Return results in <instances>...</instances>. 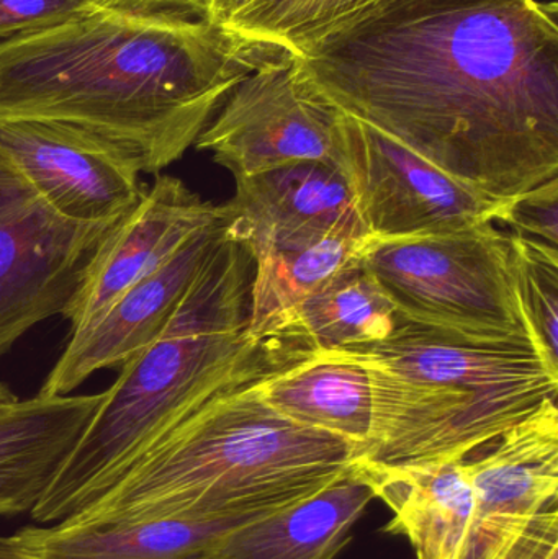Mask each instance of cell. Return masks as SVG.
<instances>
[{
	"label": "cell",
	"instance_id": "obj_21",
	"mask_svg": "<svg viewBox=\"0 0 558 559\" xmlns=\"http://www.w3.org/2000/svg\"><path fill=\"white\" fill-rule=\"evenodd\" d=\"M379 0H245L223 23L246 41L295 52Z\"/></svg>",
	"mask_w": 558,
	"mask_h": 559
},
{
	"label": "cell",
	"instance_id": "obj_16",
	"mask_svg": "<svg viewBox=\"0 0 558 559\" xmlns=\"http://www.w3.org/2000/svg\"><path fill=\"white\" fill-rule=\"evenodd\" d=\"M258 388L262 400L287 419L347 440L360 456L369 447L372 377L356 352L307 348L262 378Z\"/></svg>",
	"mask_w": 558,
	"mask_h": 559
},
{
	"label": "cell",
	"instance_id": "obj_15",
	"mask_svg": "<svg viewBox=\"0 0 558 559\" xmlns=\"http://www.w3.org/2000/svg\"><path fill=\"white\" fill-rule=\"evenodd\" d=\"M104 403V393L19 401L0 414V515L32 514Z\"/></svg>",
	"mask_w": 558,
	"mask_h": 559
},
{
	"label": "cell",
	"instance_id": "obj_14",
	"mask_svg": "<svg viewBox=\"0 0 558 559\" xmlns=\"http://www.w3.org/2000/svg\"><path fill=\"white\" fill-rule=\"evenodd\" d=\"M354 473L392 511L383 532L403 535L416 559H462L472 492L467 459L380 463L357 459Z\"/></svg>",
	"mask_w": 558,
	"mask_h": 559
},
{
	"label": "cell",
	"instance_id": "obj_17",
	"mask_svg": "<svg viewBox=\"0 0 558 559\" xmlns=\"http://www.w3.org/2000/svg\"><path fill=\"white\" fill-rule=\"evenodd\" d=\"M373 499L351 468L314 495L226 532L205 559H336Z\"/></svg>",
	"mask_w": 558,
	"mask_h": 559
},
{
	"label": "cell",
	"instance_id": "obj_26",
	"mask_svg": "<svg viewBox=\"0 0 558 559\" xmlns=\"http://www.w3.org/2000/svg\"><path fill=\"white\" fill-rule=\"evenodd\" d=\"M245 0H193L203 19L209 22L223 23L242 5Z\"/></svg>",
	"mask_w": 558,
	"mask_h": 559
},
{
	"label": "cell",
	"instance_id": "obj_29",
	"mask_svg": "<svg viewBox=\"0 0 558 559\" xmlns=\"http://www.w3.org/2000/svg\"><path fill=\"white\" fill-rule=\"evenodd\" d=\"M536 559H558V544H553L544 548V550L537 555Z\"/></svg>",
	"mask_w": 558,
	"mask_h": 559
},
{
	"label": "cell",
	"instance_id": "obj_6",
	"mask_svg": "<svg viewBox=\"0 0 558 559\" xmlns=\"http://www.w3.org/2000/svg\"><path fill=\"white\" fill-rule=\"evenodd\" d=\"M467 456L472 511L462 559H536L558 544V409L547 400Z\"/></svg>",
	"mask_w": 558,
	"mask_h": 559
},
{
	"label": "cell",
	"instance_id": "obj_19",
	"mask_svg": "<svg viewBox=\"0 0 558 559\" xmlns=\"http://www.w3.org/2000/svg\"><path fill=\"white\" fill-rule=\"evenodd\" d=\"M399 324L392 302L357 262L304 299L278 335L318 352L347 350L383 341Z\"/></svg>",
	"mask_w": 558,
	"mask_h": 559
},
{
	"label": "cell",
	"instance_id": "obj_2",
	"mask_svg": "<svg viewBox=\"0 0 558 559\" xmlns=\"http://www.w3.org/2000/svg\"><path fill=\"white\" fill-rule=\"evenodd\" d=\"M274 52L205 19L100 7L0 41V123L68 124L157 176Z\"/></svg>",
	"mask_w": 558,
	"mask_h": 559
},
{
	"label": "cell",
	"instance_id": "obj_18",
	"mask_svg": "<svg viewBox=\"0 0 558 559\" xmlns=\"http://www.w3.org/2000/svg\"><path fill=\"white\" fill-rule=\"evenodd\" d=\"M264 514L173 515L85 525L58 522L48 527L28 525L10 538L28 554L48 559H205L226 532Z\"/></svg>",
	"mask_w": 558,
	"mask_h": 559
},
{
	"label": "cell",
	"instance_id": "obj_7",
	"mask_svg": "<svg viewBox=\"0 0 558 559\" xmlns=\"http://www.w3.org/2000/svg\"><path fill=\"white\" fill-rule=\"evenodd\" d=\"M120 219L64 218L0 157V360L29 329L62 314Z\"/></svg>",
	"mask_w": 558,
	"mask_h": 559
},
{
	"label": "cell",
	"instance_id": "obj_9",
	"mask_svg": "<svg viewBox=\"0 0 558 559\" xmlns=\"http://www.w3.org/2000/svg\"><path fill=\"white\" fill-rule=\"evenodd\" d=\"M340 111L313 94L294 56L277 51L223 102L195 147L238 177L288 164H334Z\"/></svg>",
	"mask_w": 558,
	"mask_h": 559
},
{
	"label": "cell",
	"instance_id": "obj_5",
	"mask_svg": "<svg viewBox=\"0 0 558 559\" xmlns=\"http://www.w3.org/2000/svg\"><path fill=\"white\" fill-rule=\"evenodd\" d=\"M359 264L402 321L536 352L518 296L510 235L494 223L428 238L369 236Z\"/></svg>",
	"mask_w": 558,
	"mask_h": 559
},
{
	"label": "cell",
	"instance_id": "obj_22",
	"mask_svg": "<svg viewBox=\"0 0 558 559\" xmlns=\"http://www.w3.org/2000/svg\"><path fill=\"white\" fill-rule=\"evenodd\" d=\"M513 248L518 296L531 341L558 373V251L520 233H508Z\"/></svg>",
	"mask_w": 558,
	"mask_h": 559
},
{
	"label": "cell",
	"instance_id": "obj_12",
	"mask_svg": "<svg viewBox=\"0 0 558 559\" xmlns=\"http://www.w3.org/2000/svg\"><path fill=\"white\" fill-rule=\"evenodd\" d=\"M235 183V197L225 203L229 233L252 261L328 236H370L346 177L331 164H288Z\"/></svg>",
	"mask_w": 558,
	"mask_h": 559
},
{
	"label": "cell",
	"instance_id": "obj_1",
	"mask_svg": "<svg viewBox=\"0 0 558 559\" xmlns=\"http://www.w3.org/2000/svg\"><path fill=\"white\" fill-rule=\"evenodd\" d=\"M290 55L321 100L485 199L558 177L556 2L379 0Z\"/></svg>",
	"mask_w": 558,
	"mask_h": 559
},
{
	"label": "cell",
	"instance_id": "obj_3",
	"mask_svg": "<svg viewBox=\"0 0 558 559\" xmlns=\"http://www.w3.org/2000/svg\"><path fill=\"white\" fill-rule=\"evenodd\" d=\"M290 337L254 352L187 401L64 524L269 512L347 475L356 445L278 414L259 381L307 350Z\"/></svg>",
	"mask_w": 558,
	"mask_h": 559
},
{
	"label": "cell",
	"instance_id": "obj_27",
	"mask_svg": "<svg viewBox=\"0 0 558 559\" xmlns=\"http://www.w3.org/2000/svg\"><path fill=\"white\" fill-rule=\"evenodd\" d=\"M0 559H48L36 557V555L28 554V551L23 550L22 547L15 544V542L10 538V535L7 537H2L0 535Z\"/></svg>",
	"mask_w": 558,
	"mask_h": 559
},
{
	"label": "cell",
	"instance_id": "obj_4",
	"mask_svg": "<svg viewBox=\"0 0 558 559\" xmlns=\"http://www.w3.org/2000/svg\"><path fill=\"white\" fill-rule=\"evenodd\" d=\"M229 225V219H228ZM254 261L226 229L161 334L120 368L74 452L32 511L58 524L91 501L187 401L258 348L248 329Z\"/></svg>",
	"mask_w": 558,
	"mask_h": 559
},
{
	"label": "cell",
	"instance_id": "obj_11",
	"mask_svg": "<svg viewBox=\"0 0 558 559\" xmlns=\"http://www.w3.org/2000/svg\"><path fill=\"white\" fill-rule=\"evenodd\" d=\"M225 206V205H223ZM228 229V213L190 236L159 267L127 289L87 328L72 332L38 394L68 396L97 371L120 370L166 328Z\"/></svg>",
	"mask_w": 558,
	"mask_h": 559
},
{
	"label": "cell",
	"instance_id": "obj_24",
	"mask_svg": "<svg viewBox=\"0 0 558 559\" xmlns=\"http://www.w3.org/2000/svg\"><path fill=\"white\" fill-rule=\"evenodd\" d=\"M498 223L557 248L558 177L507 202Z\"/></svg>",
	"mask_w": 558,
	"mask_h": 559
},
{
	"label": "cell",
	"instance_id": "obj_13",
	"mask_svg": "<svg viewBox=\"0 0 558 559\" xmlns=\"http://www.w3.org/2000/svg\"><path fill=\"white\" fill-rule=\"evenodd\" d=\"M223 213L225 206L206 202L183 180L154 176L140 203L104 239L62 311L71 332L92 324L138 280L164 264L190 236Z\"/></svg>",
	"mask_w": 558,
	"mask_h": 559
},
{
	"label": "cell",
	"instance_id": "obj_8",
	"mask_svg": "<svg viewBox=\"0 0 558 559\" xmlns=\"http://www.w3.org/2000/svg\"><path fill=\"white\" fill-rule=\"evenodd\" d=\"M334 164L379 239L428 238L498 222L507 203L485 199L376 128L341 114Z\"/></svg>",
	"mask_w": 558,
	"mask_h": 559
},
{
	"label": "cell",
	"instance_id": "obj_23",
	"mask_svg": "<svg viewBox=\"0 0 558 559\" xmlns=\"http://www.w3.org/2000/svg\"><path fill=\"white\" fill-rule=\"evenodd\" d=\"M105 7L100 0H0V41L68 22Z\"/></svg>",
	"mask_w": 558,
	"mask_h": 559
},
{
	"label": "cell",
	"instance_id": "obj_25",
	"mask_svg": "<svg viewBox=\"0 0 558 559\" xmlns=\"http://www.w3.org/2000/svg\"><path fill=\"white\" fill-rule=\"evenodd\" d=\"M105 7L147 15L187 16L203 19L193 0H100Z\"/></svg>",
	"mask_w": 558,
	"mask_h": 559
},
{
	"label": "cell",
	"instance_id": "obj_20",
	"mask_svg": "<svg viewBox=\"0 0 558 559\" xmlns=\"http://www.w3.org/2000/svg\"><path fill=\"white\" fill-rule=\"evenodd\" d=\"M367 238L328 236L313 245L271 252L254 261L246 334L252 341L281 334L304 299L359 262Z\"/></svg>",
	"mask_w": 558,
	"mask_h": 559
},
{
	"label": "cell",
	"instance_id": "obj_10",
	"mask_svg": "<svg viewBox=\"0 0 558 559\" xmlns=\"http://www.w3.org/2000/svg\"><path fill=\"white\" fill-rule=\"evenodd\" d=\"M0 157L72 222L124 218L146 190L127 154L68 124L0 123Z\"/></svg>",
	"mask_w": 558,
	"mask_h": 559
},
{
	"label": "cell",
	"instance_id": "obj_28",
	"mask_svg": "<svg viewBox=\"0 0 558 559\" xmlns=\"http://www.w3.org/2000/svg\"><path fill=\"white\" fill-rule=\"evenodd\" d=\"M19 401L16 394H13V391L7 384L0 383V414L12 407L13 404L19 403Z\"/></svg>",
	"mask_w": 558,
	"mask_h": 559
}]
</instances>
